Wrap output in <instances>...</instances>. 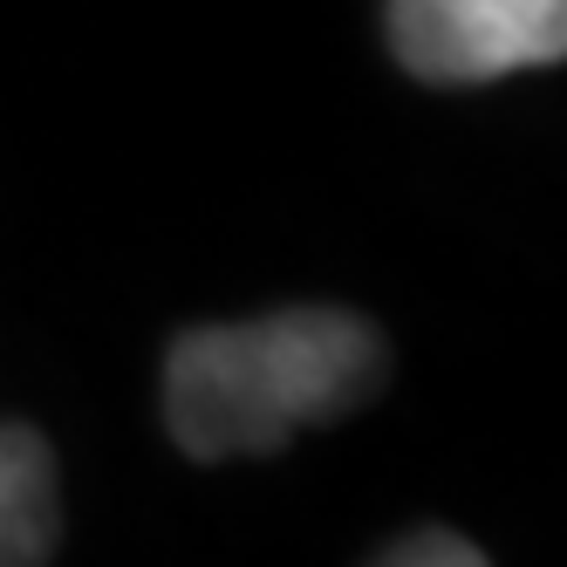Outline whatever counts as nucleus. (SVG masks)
<instances>
[{"mask_svg":"<svg viewBox=\"0 0 567 567\" xmlns=\"http://www.w3.org/2000/svg\"><path fill=\"white\" fill-rule=\"evenodd\" d=\"M383 383V342L342 308H288L239 329H192L165 355V424L198 465L280 452Z\"/></svg>","mask_w":567,"mask_h":567,"instance_id":"nucleus-1","label":"nucleus"},{"mask_svg":"<svg viewBox=\"0 0 567 567\" xmlns=\"http://www.w3.org/2000/svg\"><path fill=\"white\" fill-rule=\"evenodd\" d=\"M390 49L424 83H493L567 55V0H390Z\"/></svg>","mask_w":567,"mask_h":567,"instance_id":"nucleus-2","label":"nucleus"},{"mask_svg":"<svg viewBox=\"0 0 567 567\" xmlns=\"http://www.w3.org/2000/svg\"><path fill=\"white\" fill-rule=\"evenodd\" d=\"M55 554V458L28 424H0V567Z\"/></svg>","mask_w":567,"mask_h":567,"instance_id":"nucleus-3","label":"nucleus"},{"mask_svg":"<svg viewBox=\"0 0 567 567\" xmlns=\"http://www.w3.org/2000/svg\"><path fill=\"white\" fill-rule=\"evenodd\" d=\"M383 560L390 567H444V560H458V567H478L485 554L472 547V540H458V534H411V540H403V547H383Z\"/></svg>","mask_w":567,"mask_h":567,"instance_id":"nucleus-4","label":"nucleus"}]
</instances>
